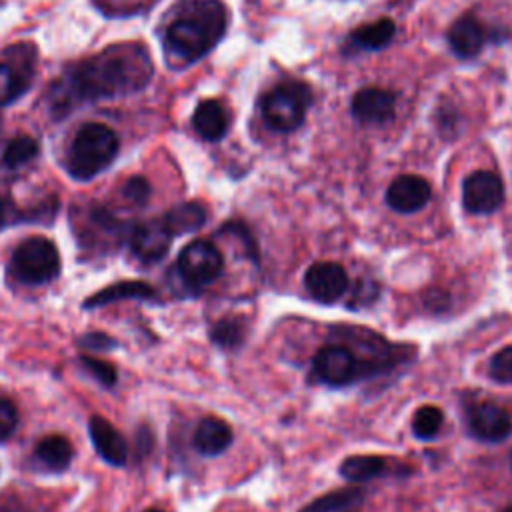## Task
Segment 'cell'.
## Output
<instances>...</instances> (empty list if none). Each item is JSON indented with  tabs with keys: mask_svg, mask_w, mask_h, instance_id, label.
<instances>
[{
	"mask_svg": "<svg viewBox=\"0 0 512 512\" xmlns=\"http://www.w3.org/2000/svg\"><path fill=\"white\" fill-rule=\"evenodd\" d=\"M80 360H82L84 368H86L100 384H104V386H108V388L116 384V368H114L110 362L98 360V358H90V356H82Z\"/></svg>",
	"mask_w": 512,
	"mask_h": 512,
	"instance_id": "29",
	"label": "cell"
},
{
	"mask_svg": "<svg viewBox=\"0 0 512 512\" xmlns=\"http://www.w3.org/2000/svg\"><path fill=\"white\" fill-rule=\"evenodd\" d=\"M90 438L96 452L112 466H124L128 460V446L122 434L104 418V416H90L88 422Z\"/></svg>",
	"mask_w": 512,
	"mask_h": 512,
	"instance_id": "14",
	"label": "cell"
},
{
	"mask_svg": "<svg viewBox=\"0 0 512 512\" xmlns=\"http://www.w3.org/2000/svg\"><path fill=\"white\" fill-rule=\"evenodd\" d=\"M152 76V62L142 46H116L80 62L52 90V106L68 112L74 104L138 92Z\"/></svg>",
	"mask_w": 512,
	"mask_h": 512,
	"instance_id": "1",
	"label": "cell"
},
{
	"mask_svg": "<svg viewBox=\"0 0 512 512\" xmlns=\"http://www.w3.org/2000/svg\"><path fill=\"white\" fill-rule=\"evenodd\" d=\"M172 232L164 220H146L132 228L130 248L142 262H158L168 254Z\"/></svg>",
	"mask_w": 512,
	"mask_h": 512,
	"instance_id": "11",
	"label": "cell"
},
{
	"mask_svg": "<svg viewBox=\"0 0 512 512\" xmlns=\"http://www.w3.org/2000/svg\"><path fill=\"white\" fill-rule=\"evenodd\" d=\"M226 10L220 0H186L162 32L166 56L178 64H194L224 36Z\"/></svg>",
	"mask_w": 512,
	"mask_h": 512,
	"instance_id": "2",
	"label": "cell"
},
{
	"mask_svg": "<svg viewBox=\"0 0 512 512\" xmlns=\"http://www.w3.org/2000/svg\"><path fill=\"white\" fill-rule=\"evenodd\" d=\"M486 42V30L476 16L466 14L456 20L448 30V44L458 58H474L480 54Z\"/></svg>",
	"mask_w": 512,
	"mask_h": 512,
	"instance_id": "15",
	"label": "cell"
},
{
	"mask_svg": "<svg viewBox=\"0 0 512 512\" xmlns=\"http://www.w3.org/2000/svg\"><path fill=\"white\" fill-rule=\"evenodd\" d=\"M6 224V206H4V202H2V198H0V228Z\"/></svg>",
	"mask_w": 512,
	"mask_h": 512,
	"instance_id": "34",
	"label": "cell"
},
{
	"mask_svg": "<svg viewBox=\"0 0 512 512\" xmlns=\"http://www.w3.org/2000/svg\"><path fill=\"white\" fill-rule=\"evenodd\" d=\"M432 196L430 184L416 174H402L386 190V204L400 214L418 212Z\"/></svg>",
	"mask_w": 512,
	"mask_h": 512,
	"instance_id": "12",
	"label": "cell"
},
{
	"mask_svg": "<svg viewBox=\"0 0 512 512\" xmlns=\"http://www.w3.org/2000/svg\"><path fill=\"white\" fill-rule=\"evenodd\" d=\"M396 24L390 18H382L356 28L350 34V44L358 50H382L394 38Z\"/></svg>",
	"mask_w": 512,
	"mask_h": 512,
	"instance_id": "19",
	"label": "cell"
},
{
	"mask_svg": "<svg viewBox=\"0 0 512 512\" xmlns=\"http://www.w3.org/2000/svg\"><path fill=\"white\" fill-rule=\"evenodd\" d=\"M120 140L116 132L100 122L82 124L66 152V172L74 180H90L104 172L118 156Z\"/></svg>",
	"mask_w": 512,
	"mask_h": 512,
	"instance_id": "3",
	"label": "cell"
},
{
	"mask_svg": "<svg viewBox=\"0 0 512 512\" xmlns=\"http://www.w3.org/2000/svg\"><path fill=\"white\" fill-rule=\"evenodd\" d=\"M232 442V428L216 416L202 418L194 430L192 444L202 456H218Z\"/></svg>",
	"mask_w": 512,
	"mask_h": 512,
	"instance_id": "16",
	"label": "cell"
},
{
	"mask_svg": "<svg viewBox=\"0 0 512 512\" xmlns=\"http://www.w3.org/2000/svg\"><path fill=\"white\" fill-rule=\"evenodd\" d=\"M358 360L350 348L340 344H328L320 348L312 360V372L316 380L328 386L350 384L358 376Z\"/></svg>",
	"mask_w": 512,
	"mask_h": 512,
	"instance_id": "8",
	"label": "cell"
},
{
	"mask_svg": "<svg viewBox=\"0 0 512 512\" xmlns=\"http://www.w3.org/2000/svg\"><path fill=\"white\" fill-rule=\"evenodd\" d=\"M150 192H152V190H150V184H148V180L142 178V176H132V178H128V180L124 182V188H122L124 198H126L128 202L136 204V206L146 204L148 198H150Z\"/></svg>",
	"mask_w": 512,
	"mask_h": 512,
	"instance_id": "30",
	"label": "cell"
},
{
	"mask_svg": "<svg viewBox=\"0 0 512 512\" xmlns=\"http://www.w3.org/2000/svg\"><path fill=\"white\" fill-rule=\"evenodd\" d=\"M224 260L220 250L208 240L186 244L178 256V274L192 288H204L220 278Z\"/></svg>",
	"mask_w": 512,
	"mask_h": 512,
	"instance_id": "6",
	"label": "cell"
},
{
	"mask_svg": "<svg viewBox=\"0 0 512 512\" xmlns=\"http://www.w3.org/2000/svg\"><path fill=\"white\" fill-rule=\"evenodd\" d=\"M14 276L24 284H46L60 274V254L54 242L42 236L24 240L12 254Z\"/></svg>",
	"mask_w": 512,
	"mask_h": 512,
	"instance_id": "5",
	"label": "cell"
},
{
	"mask_svg": "<svg viewBox=\"0 0 512 512\" xmlns=\"http://www.w3.org/2000/svg\"><path fill=\"white\" fill-rule=\"evenodd\" d=\"M80 344L84 348H90V350H110L114 348V340L106 334H100V332H90V334H84L80 338Z\"/></svg>",
	"mask_w": 512,
	"mask_h": 512,
	"instance_id": "33",
	"label": "cell"
},
{
	"mask_svg": "<svg viewBox=\"0 0 512 512\" xmlns=\"http://www.w3.org/2000/svg\"><path fill=\"white\" fill-rule=\"evenodd\" d=\"M196 134L206 142H218L228 132V112L218 100H204L192 114Z\"/></svg>",
	"mask_w": 512,
	"mask_h": 512,
	"instance_id": "17",
	"label": "cell"
},
{
	"mask_svg": "<svg viewBox=\"0 0 512 512\" xmlns=\"http://www.w3.org/2000/svg\"><path fill=\"white\" fill-rule=\"evenodd\" d=\"M442 426V412L440 408L426 404L420 406L414 416H412V432L420 438V440H430L438 434Z\"/></svg>",
	"mask_w": 512,
	"mask_h": 512,
	"instance_id": "25",
	"label": "cell"
},
{
	"mask_svg": "<svg viewBox=\"0 0 512 512\" xmlns=\"http://www.w3.org/2000/svg\"><path fill=\"white\" fill-rule=\"evenodd\" d=\"M18 426V410L8 398H0V442L8 440Z\"/></svg>",
	"mask_w": 512,
	"mask_h": 512,
	"instance_id": "31",
	"label": "cell"
},
{
	"mask_svg": "<svg viewBox=\"0 0 512 512\" xmlns=\"http://www.w3.org/2000/svg\"><path fill=\"white\" fill-rule=\"evenodd\" d=\"M210 338L222 348H234L244 338V324L238 318H224L214 324Z\"/></svg>",
	"mask_w": 512,
	"mask_h": 512,
	"instance_id": "27",
	"label": "cell"
},
{
	"mask_svg": "<svg viewBox=\"0 0 512 512\" xmlns=\"http://www.w3.org/2000/svg\"><path fill=\"white\" fill-rule=\"evenodd\" d=\"M312 102L310 88L302 82L288 80L274 86L262 102L264 122L278 132L296 130L306 116V110Z\"/></svg>",
	"mask_w": 512,
	"mask_h": 512,
	"instance_id": "4",
	"label": "cell"
},
{
	"mask_svg": "<svg viewBox=\"0 0 512 512\" xmlns=\"http://www.w3.org/2000/svg\"><path fill=\"white\" fill-rule=\"evenodd\" d=\"M0 512H46V510L40 504L28 502L20 496H12V498L0 502Z\"/></svg>",
	"mask_w": 512,
	"mask_h": 512,
	"instance_id": "32",
	"label": "cell"
},
{
	"mask_svg": "<svg viewBox=\"0 0 512 512\" xmlns=\"http://www.w3.org/2000/svg\"><path fill=\"white\" fill-rule=\"evenodd\" d=\"M386 470V460L374 454H356L340 464V476L348 482H368Z\"/></svg>",
	"mask_w": 512,
	"mask_h": 512,
	"instance_id": "22",
	"label": "cell"
},
{
	"mask_svg": "<svg viewBox=\"0 0 512 512\" xmlns=\"http://www.w3.org/2000/svg\"><path fill=\"white\" fill-rule=\"evenodd\" d=\"M396 96L384 88H362L352 98V116L362 124H384L392 120Z\"/></svg>",
	"mask_w": 512,
	"mask_h": 512,
	"instance_id": "13",
	"label": "cell"
},
{
	"mask_svg": "<svg viewBox=\"0 0 512 512\" xmlns=\"http://www.w3.org/2000/svg\"><path fill=\"white\" fill-rule=\"evenodd\" d=\"M304 288L322 304L336 302L348 288L346 270L336 262H316L304 274Z\"/></svg>",
	"mask_w": 512,
	"mask_h": 512,
	"instance_id": "9",
	"label": "cell"
},
{
	"mask_svg": "<svg viewBox=\"0 0 512 512\" xmlns=\"http://www.w3.org/2000/svg\"><path fill=\"white\" fill-rule=\"evenodd\" d=\"M144 512H162V510H158V508H150V510H144Z\"/></svg>",
	"mask_w": 512,
	"mask_h": 512,
	"instance_id": "35",
	"label": "cell"
},
{
	"mask_svg": "<svg viewBox=\"0 0 512 512\" xmlns=\"http://www.w3.org/2000/svg\"><path fill=\"white\" fill-rule=\"evenodd\" d=\"M38 156V142L30 136H18L6 146L2 160L8 168H20Z\"/></svg>",
	"mask_w": 512,
	"mask_h": 512,
	"instance_id": "24",
	"label": "cell"
},
{
	"mask_svg": "<svg viewBox=\"0 0 512 512\" xmlns=\"http://www.w3.org/2000/svg\"><path fill=\"white\" fill-rule=\"evenodd\" d=\"M462 202L470 214H492L504 202V186L498 174L476 170L462 184Z\"/></svg>",
	"mask_w": 512,
	"mask_h": 512,
	"instance_id": "7",
	"label": "cell"
},
{
	"mask_svg": "<svg viewBox=\"0 0 512 512\" xmlns=\"http://www.w3.org/2000/svg\"><path fill=\"white\" fill-rule=\"evenodd\" d=\"M488 374L500 384H512V346L498 350L488 364Z\"/></svg>",
	"mask_w": 512,
	"mask_h": 512,
	"instance_id": "28",
	"label": "cell"
},
{
	"mask_svg": "<svg viewBox=\"0 0 512 512\" xmlns=\"http://www.w3.org/2000/svg\"><path fill=\"white\" fill-rule=\"evenodd\" d=\"M154 294L152 286H148L146 282L140 280H124V282H116L112 286L102 288L100 292L92 294L86 302L84 308H94V306H104V304H112L118 300H126V298H150Z\"/></svg>",
	"mask_w": 512,
	"mask_h": 512,
	"instance_id": "21",
	"label": "cell"
},
{
	"mask_svg": "<svg viewBox=\"0 0 512 512\" xmlns=\"http://www.w3.org/2000/svg\"><path fill=\"white\" fill-rule=\"evenodd\" d=\"M504 512H512V508H506V510H504Z\"/></svg>",
	"mask_w": 512,
	"mask_h": 512,
	"instance_id": "36",
	"label": "cell"
},
{
	"mask_svg": "<svg viewBox=\"0 0 512 512\" xmlns=\"http://www.w3.org/2000/svg\"><path fill=\"white\" fill-rule=\"evenodd\" d=\"M358 500H362V490L344 488V490H336V492H330V494H324V496L316 498L302 512H336V510H342V508H348V506L356 504Z\"/></svg>",
	"mask_w": 512,
	"mask_h": 512,
	"instance_id": "23",
	"label": "cell"
},
{
	"mask_svg": "<svg viewBox=\"0 0 512 512\" xmlns=\"http://www.w3.org/2000/svg\"><path fill=\"white\" fill-rule=\"evenodd\" d=\"M468 428L482 442H502L512 434V420L494 402H480L468 410Z\"/></svg>",
	"mask_w": 512,
	"mask_h": 512,
	"instance_id": "10",
	"label": "cell"
},
{
	"mask_svg": "<svg viewBox=\"0 0 512 512\" xmlns=\"http://www.w3.org/2000/svg\"><path fill=\"white\" fill-rule=\"evenodd\" d=\"M28 88V76L12 70L8 64H0V106L14 102Z\"/></svg>",
	"mask_w": 512,
	"mask_h": 512,
	"instance_id": "26",
	"label": "cell"
},
{
	"mask_svg": "<svg viewBox=\"0 0 512 512\" xmlns=\"http://www.w3.org/2000/svg\"><path fill=\"white\" fill-rule=\"evenodd\" d=\"M34 456L44 468L54 470V472H62L70 466L74 450H72V444L68 442V438H64L60 434H52V436L42 438L36 444Z\"/></svg>",
	"mask_w": 512,
	"mask_h": 512,
	"instance_id": "18",
	"label": "cell"
},
{
	"mask_svg": "<svg viewBox=\"0 0 512 512\" xmlns=\"http://www.w3.org/2000/svg\"><path fill=\"white\" fill-rule=\"evenodd\" d=\"M162 220L168 226V230L172 232V236L190 234L204 226L206 210L198 202H184V204H178L172 210H168Z\"/></svg>",
	"mask_w": 512,
	"mask_h": 512,
	"instance_id": "20",
	"label": "cell"
}]
</instances>
